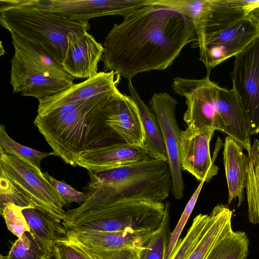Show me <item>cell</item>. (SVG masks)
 <instances>
[{"label": "cell", "mask_w": 259, "mask_h": 259, "mask_svg": "<svg viewBox=\"0 0 259 259\" xmlns=\"http://www.w3.org/2000/svg\"><path fill=\"white\" fill-rule=\"evenodd\" d=\"M195 39V25L185 15L146 6L114 24L103 43V69L132 81L139 73L165 70Z\"/></svg>", "instance_id": "cell-1"}, {"label": "cell", "mask_w": 259, "mask_h": 259, "mask_svg": "<svg viewBox=\"0 0 259 259\" xmlns=\"http://www.w3.org/2000/svg\"><path fill=\"white\" fill-rule=\"evenodd\" d=\"M120 93L117 88L37 115L34 124L54 156L75 167L86 151L125 143L106 122Z\"/></svg>", "instance_id": "cell-2"}, {"label": "cell", "mask_w": 259, "mask_h": 259, "mask_svg": "<svg viewBox=\"0 0 259 259\" xmlns=\"http://www.w3.org/2000/svg\"><path fill=\"white\" fill-rule=\"evenodd\" d=\"M0 24L10 33L42 48L61 65L69 33L88 32L91 27L88 21L52 14L27 0H1Z\"/></svg>", "instance_id": "cell-3"}, {"label": "cell", "mask_w": 259, "mask_h": 259, "mask_svg": "<svg viewBox=\"0 0 259 259\" xmlns=\"http://www.w3.org/2000/svg\"><path fill=\"white\" fill-rule=\"evenodd\" d=\"M77 208L65 212L64 225L71 229L105 231L126 229L156 230L160 226L165 203L148 200L107 202L91 194Z\"/></svg>", "instance_id": "cell-4"}, {"label": "cell", "mask_w": 259, "mask_h": 259, "mask_svg": "<svg viewBox=\"0 0 259 259\" xmlns=\"http://www.w3.org/2000/svg\"><path fill=\"white\" fill-rule=\"evenodd\" d=\"M35 208L62 223L67 203L41 170L0 150V207Z\"/></svg>", "instance_id": "cell-5"}, {"label": "cell", "mask_w": 259, "mask_h": 259, "mask_svg": "<svg viewBox=\"0 0 259 259\" xmlns=\"http://www.w3.org/2000/svg\"><path fill=\"white\" fill-rule=\"evenodd\" d=\"M10 33L14 49L10 61V83L14 93L39 100L74 84L75 78L46 51Z\"/></svg>", "instance_id": "cell-6"}, {"label": "cell", "mask_w": 259, "mask_h": 259, "mask_svg": "<svg viewBox=\"0 0 259 259\" xmlns=\"http://www.w3.org/2000/svg\"><path fill=\"white\" fill-rule=\"evenodd\" d=\"M209 76L201 79L176 77L171 87L176 94L185 98L183 119L188 128L193 132L212 128L223 133L217 108L221 87Z\"/></svg>", "instance_id": "cell-7"}, {"label": "cell", "mask_w": 259, "mask_h": 259, "mask_svg": "<svg viewBox=\"0 0 259 259\" xmlns=\"http://www.w3.org/2000/svg\"><path fill=\"white\" fill-rule=\"evenodd\" d=\"M258 36L259 25L247 17L225 29L196 36L191 47L199 49V60L209 75L213 68L236 56Z\"/></svg>", "instance_id": "cell-8"}, {"label": "cell", "mask_w": 259, "mask_h": 259, "mask_svg": "<svg viewBox=\"0 0 259 259\" xmlns=\"http://www.w3.org/2000/svg\"><path fill=\"white\" fill-rule=\"evenodd\" d=\"M39 9L78 21L107 15L123 18L143 7L152 5L153 0H27Z\"/></svg>", "instance_id": "cell-9"}, {"label": "cell", "mask_w": 259, "mask_h": 259, "mask_svg": "<svg viewBox=\"0 0 259 259\" xmlns=\"http://www.w3.org/2000/svg\"><path fill=\"white\" fill-rule=\"evenodd\" d=\"M232 89L249 115L251 136L259 133V36L235 56Z\"/></svg>", "instance_id": "cell-10"}, {"label": "cell", "mask_w": 259, "mask_h": 259, "mask_svg": "<svg viewBox=\"0 0 259 259\" xmlns=\"http://www.w3.org/2000/svg\"><path fill=\"white\" fill-rule=\"evenodd\" d=\"M161 128L168 155L171 178V193L176 199L184 195L185 185L179 158L181 130L176 119L177 101L167 93H155L149 101Z\"/></svg>", "instance_id": "cell-11"}, {"label": "cell", "mask_w": 259, "mask_h": 259, "mask_svg": "<svg viewBox=\"0 0 259 259\" xmlns=\"http://www.w3.org/2000/svg\"><path fill=\"white\" fill-rule=\"evenodd\" d=\"M215 131L206 128L193 132L187 127L181 131L179 158L182 170L187 171L200 182H208L219 169L210 154V142Z\"/></svg>", "instance_id": "cell-12"}, {"label": "cell", "mask_w": 259, "mask_h": 259, "mask_svg": "<svg viewBox=\"0 0 259 259\" xmlns=\"http://www.w3.org/2000/svg\"><path fill=\"white\" fill-rule=\"evenodd\" d=\"M103 45L88 32L69 33L62 66L75 79H88L98 74Z\"/></svg>", "instance_id": "cell-13"}, {"label": "cell", "mask_w": 259, "mask_h": 259, "mask_svg": "<svg viewBox=\"0 0 259 259\" xmlns=\"http://www.w3.org/2000/svg\"><path fill=\"white\" fill-rule=\"evenodd\" d=\"M120 76L114 71H101L81 82L38 100L37 115H45L66 105L117 89Z\"/></svg>", "instance_id": "cell-14"}, {"label": "cell", "mask_w": 259, "mask_h": 259, "mask_svg": "<svg viewBox=\"0 0 259 259\" xmlns=\"http://www.w3.org/2000/svg\"><path fill=\"white\" fill-rule=\"evenodd\" d=\"M65 229L67 235L94 251L142 247L157 230L126 229L122 231H105L67 228Z\"/></svg>", "instance_id": "cell-15"}, {"label": "cell", "mask_w": 259, "mask_h": 259, "mask_svg": "<svg viewBox=\"0 0 259 259\" xmlns=\"http://www.w3.org/2000/svg\"><path fill=\"white\" fill-rule=\"evenodd\" d=\"M224 131L247 152L251 151V123L241 100L232 89L221 87L217 102Z\"/></svg>", "instance_id": "cell-16"}, {"label": "cell", "mask_w": 259, "mask_h": 259, "mask_svg": "<svg viewBox=\"0 0 259 259\" xmlns=\"http://www.w3.org/2000/svg\"><path fill=\"white\" fill-rule=\"evenodd\" d=\"M148 156L144 148L120 143L86 151L75 163L88 171H101L134 163Z\"/></svg>", "instance_id": "cell-17"}, {"label": "cell", "mask_w": 259, "mask_h": 259, "mask_svg": "<svg viewBox=\"0 0 259 259\" xmlns=\"http://www.w3.org/2000/svg\"><path fill=\"white\" fill-rule=\"evenodd\" d=\"M106 122L125 143L144 148L142 122L138 108L130 96L119 94Z\"/></svg>", "instance_id": "cell-18"}, {"label": "cell", "mask_w": 259, "mask_h": 259, "mask_svg": "<svg viewBox=\"0 0 259 259\" xmlns=\"http://www.w3.org/2000/svg\"><path fill=\"white\" fill-rule=\"evenodd\" d=\"M245 0H206L195 25L196 36L225 29L248 17Z\"/></svg>", "instance_id": "cell-19"}, {"label": "cell", "mask_w": 259, "mask_h": 259, "mask_svg": "<svg viewBox=\"0 0 259 259\" xmlns=\"http://www.w3.org/2000/svg\"><path fill=\"white\" fill-rule=\"evenodd\" d=\"M224 147V164L228 188V204L238 199L239 207L244 199V192L248 177V155L243 152L242 147L229 136L225 138Z\"/></svg>", "instance_id": "cell-20"}, {"label": "cell", "mask_w": 259, "mask_h": 259, "mask_svg": "<svg viewBox=\"0 0 259 259\" xmlns=\"http://www.w3.org/2000/svg\"><path fill=\"white\" fill-rule=\"evenodd\" d=\"M168 171L170 170L167 162L148 156L145 159L134 163L101 171H88V172L102 183L116 185Z\"/></svg>", "instance_id": "cell-21"}, {"label": "cell", "mask_w": 259, "mask_h": 259, "mask_svg": "<svg viewBox=\"0 0 259 259\" xmlns=\"http://www.w3.org/2000/svg\"><path fill=\"white\" fill-rule=\"evenodd\" d=\"M130 96L136 104L142 122L144 134V149L148 155L168 163V155L162 133L153 112L141 99L132 81L128 82Z\"/></svg>", "instance_id": "cell-22"}, {"label": "cell", "mask_w": 259, "mask_h": 259, "mask_svg": "<svg viewBox=\"0 0 259 259\" xmlns=\"http://www.w3.org/2000/svg\"><path fill=\"white\" fill-rule=\"evenodd\" d=\"M22 212L31 231V234H28L44 254L58 239L66 235L62 223L54 221L39 210L24 208Z\"/></svg>", "instance_id": "cell-23"}, {"label": "cell", "mask_w": 259, "mask_h": 259, "mask_svg": "<svg viewBox=\"0 0 259 259\" xmlns=\"http://www.w3.org/2000/svg\"><path fill=\"white\" fill-rule=\"evenodd\" d=\"M231 219L225 225L205 259H247V235L240 230L233 231Z\"/></svg>", "instance_id": "cell-24"}, {"label": "cell", "mask_w": 259, "mask_h": 259, "mask_svg": "<svg viewBox=\"0 0 259 259\" xmlns=\"http://www.w3.org/2000/svg\"><path fill=\"white\" fill-rule=\"evenodd\" d=\"M233 211L227 205L217 204L209 214L206 227L188 259H205Z\"/></svg>", "instance_id": "cell-25"}, {"label": "cell", "mask_w": 259, "mask_h": 259, "mask_svg": "<svg viewBox=\"0 0 259 259\" xmlns=\"http://www.w3.org/2000/svg\"><path fill=\"white\" fill-rule=\"evenodd\" d=\"M248 170L246 187L248 215L250 223L259 224V141L254 139L247 154Z\"/></svg>", "instance_id": "cell-26"}, {"label": "cell", "mask_w": 259, "mask_h": 259, "mask_svg": "<svg viewBox=\"0 0 259 259\" xmlns=\"http://www.w3.org/2000/svg\"><path fill=\"white\" fill-rule=\"evenodd\" d=\"M0 150L5 153L18 158L41 170L42 159L51 155L53 152L47 153L22 145L12 139L7 133L5 126L0 125Z\"/></svg>", "instance_id": "cell-27"}, {"label": "cell", "mask_w": 259, "mask_h": 259, "mask_svg": "<svg viewBox=\"0 0 259 259\" xmlns=\"http://www.w3.org/2000/svg\"><path fill=\"white\" fill-rule=\"evenodd\" d=\"M169 203H165L163 220L156 232L140 249L139 259H164L169 241Z\"/></svg>", "instance_id": "cell-28"}, {"label": "cell", "mask_w": 259, "mask_h": 259, "mask_svg": "<svg viewBox=\"0 0 259 259\" xmlns=\"http://www.w3.org/2000/svg\"><path fill=\"white\" fill-rule=\"evenodd\" d=\"M209 220V214H199L184 237L179 239L168 259H188L201 237Z\"/></svg>", "instance_id": "cell-29"}, {"label": "cell", "mask_w": 259, "mask_h": 259, "mask_svg": "<svg viewBox=\"0 0 259 259\" xmlns=\"http://www.w3.org/2000/svg\"><path fill=\"white\" fill-rule=\"evenodd\" d=\"M206 0H153V4L175 10L196 24Z\"/></svg>", "instance_id": "cell-30"}, {"label": "cell", "mask_w": 259, "mask_h": 259, "mask_svg": "<svg viewBox=\"0 0 259 259\" xmlns=\"http://www.w3.org/2000/svg\"><path fill=\"white\" fill-rule=\"evenodd\" d=\"M44 254L34 240L26 232L12 245L7 256L1 255L3 259H39Z\"/></svg>", "instance_id": "cell-31"}, {"label": "cell", "mask_w": 259, "mask_h": 259, "mask_svg": "<svg viewBox=\"0 0 259 259\" xmlns=\"http://www.w3.org/2000/svg\"><path fill=\"white\" fill-rule=\"evenodd\" d=\"M22 209L13 203H8L0 207L1 214L5 220L8 229L18 238L26 232L31 234Z\"/></svg>", "instance_id": "cell-32"}, {"label": "cell", "mask_w": 259, "mask_h": 259, "mask_svg": "<svg viewBox=\"0 0 259 259\" xmlns=\"http://www.w3.org/2000/svg\"><path fill=\"white\" fill-rule=\"evenodd\" d=\"M204 183V181H202L200 182L198 186L186 205L175 229L173 232L170 234L169 239L167 246L164 259L169 258L170 254L173 252L177 245L180 239V235L192 212L199 194Z\"/></svg>", "instance_id": "cell-33"}, {"label": "cell", "mask_w": 259, "mask_h": 259, "mask_svg": "<svg viewBox=\"0 0 259 259\" xmlns=\"http://www.w3.org/2000/svg\"><path fill=\"white\" fill-rule=\"evenodd\" d=\"M69 236L68 235H67ZM70 237V236H69ZM72 238L71 237H70ZM89 259H139L141 248H124L114 250L91 251L72 238Z\"/></svg>", "instance_id": "cell-34"}, {"label": "cell", "mask_w": 259, "mask_h": 259, "mask_svg": "<svg viewBox=\"0 0 259 259\" xmlns=\"http://www.w3.org/2000/svg\"><path fill=\"white\" fill-rule=\"evenodd\" d=\"M44 175L48 181L64 197L67 204L76 202L81 205L88 199L89 196L87 193L78 191L65 182L56 180L50 175L48 172H45Z\"/></svg>", "instance_id": "cell-35"}, {"label": "cell", "mask_w": 259, "mask_h": 259, "mask_svg": "<svg viewBox=\"0 0 259 259\" xmlns=\"http://www.w3.org/2000/svg\"><path fill=\"white\" fill-rule=\"evenodd\" d=\"M67 259H89L77 243L67 234L56 242Z\"/></svg>", "instance_id": "cell-36"}, {"label": "cell", "mask_w": 259, "mask_h": 259, "mask_svg": "<svg viewBox=\"0 0 259 259\" xmlns=\"http://www.w3.org/2000/svg\"><path fill=\"white\" fill-rule=\"evenodd\" d=\"M244 7L247 16L259 25V0H245Z\"/></svg>", "instance_id": "cell-37"}, {"label": "cell", "mask_w": 259, "mask_h": 259, "mask_svg": "<svg viewBox=\"0 0 259 259\" xmlns=\"http://www.w3.org/2000/svg\"><path fill=\"white\" fill-rule=\"evenodd\" d=\"M39 259H67L59 244L55 242L50 250Z\"/></svg>", "instance_id": "cell-38"}, {"label": "cell", "mask_w": 259, "mask_h": 259, "mask_svg": "<svg viewBox=\"0 0 259 259\" xmlns=\"http://www.w3.org/2000/svg\"><path fill=\"white\" fill-rule=\"evenodd\" d=\"M0 259H3L1 256H0Z\"/></svg>", "instance_id": "cell-39"}]
</instances>
